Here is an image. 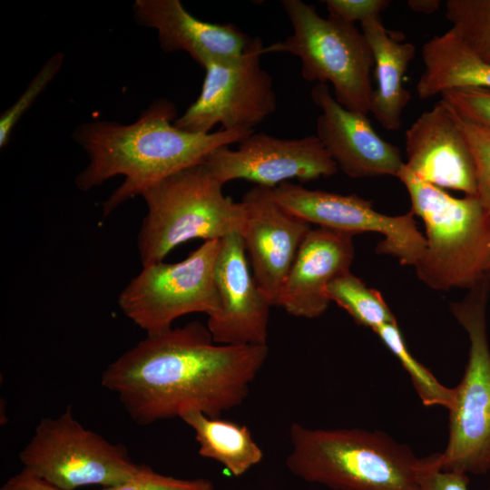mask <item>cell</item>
<instances>
[{"label":"cell","mask_w":490,"mask_h":490,"mask_svg":"<svg viewBox=\"0 0 490 490\" xmlns=\"http://www.w3.org/2000/svg\"><path fill=\"white\" fill-rule=\"evenodd\" d=\"M268 354V345L217 344L192 321L147 336L104 369L102 385L138 425L191 410L220 417L244 402Z\"/></svg>","instance_id":"obj_1"},{"label":"cell","mask_w":490,"mask_h":490,"mask_svg":"<svg viewBox=\"0 0 490 490\" xmlns=\"http://www.w3.org/2000/svg\"><path fill=\"white\" fill-rule=\"evenodd\" d=\"M176 118L175 105L160 98L132 123L96 120L74 129L73 137L89 159L75 178L79 190L88 191L117 175L124 178L103 201V217L166 177L203 163L215 149L239 143L254 132L220 128L215 132L194 133L176 127Z\"/></svg>","instance_id":"obj_2"},{"label":"cell","mask_w":490,"mask_h":490,"mask_svg":"<svg viewBox=\"0 0 490 490\" xmlns=\"http://www.w3.org/2000/svg\"><path fill=\"white\" fill-rule=\"evenodd\" d=\"M286 465L296 476L333 490H417L427 465L381 431L309 428L294 422Z\"/></svg>","instance_id":"obj_3"},{"label":"cell","mask_w":490,"mask_h":490,"mask_svg":"<svg viewBox=\"0 0 490 490\" xmlns=\"http://www.w3.org/2000/svg\"><path fill=\"white\" fill-rule=\"evenodd\" d=\"M397 178L408 192L410 211L426 227V248L415 266L418 279L436 290L471 289L490 272V212L477 197H454L405 163Z\"/></svg>","instance_id":"obj_4"},{"label":"cell","mask_w":490,"mask_h":490,"mask_svg":"<svg viewBox=\"0 0 490 490\" xmlns=\"http://www.w3.org/2000/svg\"><path fill=\"white\" fill-rule=\"evenodd\" d=\"M223 185L201 163L166 177L142 194L147 206L137 240L142 267L163 261L188 240L240 233L244 208L223 194Z\"/></svg>","instance_id":"obj_5"},{"label":"cell","mask_w":490,"mask_h":490,"mask_svg":"<svg viewBox=\"0 0 490 490\" xmlns=\"http://www.w3.org/2000/svg\"><path fill=\"white\" fill-rule=\"evenodd\" d=\"M292 26L282 41L264 47L268 53H289L299 58L302 78L330 83L334 97L346 109L368 115L373 88L374 57L362 33L353 24L319 15L314 5L300 0H282Z\"/></svg>","instance_id":"obj_6"},{"label":"cell","mask_w":490,"mask_h":490,"mask_svg":"<svg viewBox=\"0 0 490 490\" xmlns=\"http://www.w3.org/2000/svg\"><path fill=\"white\" fill-rule=\"evenodd\" d=\"M490 272L450 305L469 340L468 358L448 409V439L438 453L442 470L481 475L490 470V347L487 304Z\"/></svg>","instance_id":"obj_7"},{"label":"cell","mask_w":490,"mask_h":490,"mask_svg":"<svg viewBox=\"0 0 490 490\" xmlns=\"http://www.w3.org/2000/svg\"><path fill=\"white\" fill-rule=\"evenodd\" d=\"M19 459L24 469L64 490L122 485L140 466L122 445L83 427L71 406L55 418L40 420Z\"/></svg>","instance_id":"obj_8"},{"label":"cell","mask_w":490,"mask_h":490,"mask_svg":"<svg viewBox=\"0 0 490 490\" xmlns=\"http://www.w3.org/2000/svg\"><path fill=\"white\" fill-rule=\"evenodd\" d=\"M220 240H205L183 260L142 267L119 295L124 315L147 336L171 329L177 318L190 313L208 317L220 309L214 264Z\"/></svg>","instance_id":"obj_9"},{"label":"cell","mask_w":490,"mask_h":490,"mask_svg":"<svg viewBox=\"0 0 490 490\" xmlns=\"http://www.w3.org/2000/svg\"><path fill=\"white\" fill-rule=\"evenodd\" d=\"M263 42L251 37L237 58L209 64L198 98L174 121L194 133H210L217 124L223 130H253L277 109L271 75L263 69Z\"/></svg>","instance_id":"obj_10"},{"label":"cell","mask_w":490,"mask_h":490,"mask_svg":"<svg viewBox=\"0 0 490 490\" xmlns=\"http://www.w3.org/2000/svg\"><path fill=\"white\" fill-rule=\"evenodd\" d=\"M274 199L286 210L309 224L355 235L377 232L383 236L376 248L378 254L390 255L400 264L416 266L426 248L415 215L390 216L377 211L371 201L357 194H339L309 190L285 181L271 189Z\"/></svg>","instance_id":"obj_11"},{"label":"cell","mask_w":490,"mask_h":490,"mask_svg":"<svg viewBox=\"0 0 490 490\" xmlns=\"http://www.w3.org/2000/svg\"><path fill=\"white\" fill-rule=\"evenodd\" d=\"M203 163L222 184L245 180L270 189L291 179L310 181L338 171L317 135L280 139L254 132L236 150L215 149Z\"/></svg>","instance_id":"obj_12"},{"label":"cell","mask_w":490,"mask_h":490,"mask_svg":"<svg viewBox=\"0 0 490 490\" xmlns=\"http://www.w3.org/2000/svg\"><path fill=\"white\" fill-rule=\"evenodd\" d=\"M240 202L245 214L240 235L250 270L260 289L276 306L310 224L281 206L270 188L255 185Z\"/></svg>","instance_id":"obj_13"},{"label":"cell","mask_w":490,"mask_h":490,"mask_svg":"<svg viewBox=\"0 0 490 490\" xmlns=\"http://www.w3.org/2000/svg\"><path fill=\"white\" fill-rule=\"evenodd\" d=\"M220 309L208 317L213 341L223 345H267L270 301L250 270L240 233L220 240L214 264Z\"/></svg>","instance_id":"obj_14"},{"label":"cell","mask_w":490,"mask_h":490,"mask_svg":"<svg viewBox=\"0 0 490 490\" xmlns=\"http://www.w3.org/2000/svg\"><path fill=\"white\" fill-rule=\"evenodd\" d=\"M310 95L321 110L316 135L338 170L352 179L397 176L405 163L399 148L383 140L367 115L339 104L327 83L315 84Z\"/></svg>","instance_id":"obj_15"},{"label":"cell","mask_w":490,"mask_h":490,"mask_svg":"<svg viewBox=\"0 0 490 490\" xmlns=\"http://www.w3.org/2000/svg\"><path fill=\"white\" fill-rule=\"evenodd\" d=\"M406 167L422 181L476 197L475 162L453 111L442 100L425 111L405 134Z\"/></svg>","instance_id":"obj_16"},{"label":"cell","mask_w":490,"mask_h":490,"mask_svg":"<svg viewBox=\"0 0 490 490\" xmlns=\"http://www.w3.org/2000/svg\"><path fill=\"white\" fill-rule=\"evenodd\" d=\"M353 236L327 228L310 229L279 293L276 306L298 318H315L328 308V284L350 271Z\"/></svg>","instance_id":"obj_17"},{"label":"cell","mask_w":490,"mask_h":490,"mask_svg":"<svg viewBox=\"0 0 490 490\" xmlns=\"http://www.w3.org/2000/svg\"><path fill=\"white\" fill-rule=\"evenodd\" d=\"M133 18L157 31L163 52H186L203 69L240 57L251 37L231 24H213L191 15L180 0H135Z\"/></svg>","instance_id":"obj_18"},{"label":"cell","mask_w":490,"mask_h":490,"mask_svg":"<svg viewBox=\"0 0 490 490\" xmlns=\"http://www.w3.org/2000/svg\"><path fill=\"white\" fill-rule=\"evenodd\" d=\"M361 27L373 54L377 80L370 113L384 129L397 131L411 97L403 85V79L415 57L416 46L394 36L383 25L380 17L361 23Z\"/></svg>","instance_id":"obj_19"},{"label":"cell","mask_w":490,"mask_h":490,"mask_svg":"<svg viewBox=\"0 0 490 490\" xmlns=\"http://www.w3.org/2000/svg\"><path fill=\"white\" fill-rule=\"evenodd\" d=\"M424 72L416 84L420 99L464 88L490 89V62L472 51L450 29L422 47Z\"/></svg>","instance_id":"obj_20"},{"label":"cell","mask_w":490,"mask_h":490,"mask_svg":"<svg viewBox=\"0 0 490 490\" xmlns=\"http://www.w3.org/2000/svg\"><path fill=\"white\" fill-rule=\"evenodd\" d=\"M180 418L193 430L199 455L220 463L232 475L240 476L261 462L263 452L246 426L197 410Z\"/></svg>","instance_id":"obj_21"},{"label":"cell","mask_w":490,"mask_h":490,"mask_svg":"<svg viewBox=\"0 0 490 490\" xmlns=\"http://www.w3.org/2000/svg\"><path fill=\"white\" fill-rule=\"evenodd\" d=\"M331 301L342 308L358 324L371 328L397 321L378 290L368 288L361 279L348 271L327 288Z\"/></svg>","instance_id":"obj_22"},{"label":"cell","mask_w":490,"mask_h":490,"mask_svg":"<svg viewBox=\"0 0 490 490\" xmlns=\"http://www.w3.org/2000/svg\"><path fill=\"white\" fill-rule=\"evenodd\" d=\"M374 333L408 373L422 404L425 407H443L448 410L453 402L454 388L441 384L428 368L414 358L406 345L397 322L383 325Z\"/></svg>","instance_id":"obj_23"},{"label":"cell","mask_w":490,"mask_h":490,"mask_svg":"<svg viewBox=\"0 0 490 490\" xmlns=\"http://www.w3.org/2000/svg\"><path fill=\"white\" fill-rule=\"evenodd\" d=\"M446 16L472 51L481 56L490 54V0H447Z\"/></svg>","instance_id":"obj_24"},{"label":"cell","mask_w":490,"mask_h":490,"mask_svg":"<svg viewBox=\"0 0 490 490\" xmlns=\"http://www.w3.org/2000/svg\"><path fill=\"white\" fill-rule=\"evenodd\" d=\"M64 54H53L29 83L24 93L0 117V146L5 147L22 116L55 77L63 66Z\"/></svg>","instance_id":"obj_25"},{"label":"cell","mask_w":490,"mask_h":490,"mask_svg":"<svg viewBox=\"0 0 490 490\" xmlns=\"http://www.w3.org/2000/svg\"><path fill=\"white\" fill-rule=\"evenodd\" d=\"M453 113L475 162L477 180L476 197L490 212V130L465 121L454 111Z\"/></svg>","instance_id":"obj_26"},{"label":"cell","mask_w":490,"mask_h":490,"mask_svg":"<svg viewBox=\"0 0 490 490\" xmlns=\"http://www.w3.org/2000/svg\"><path fill=\"white\" fill-rule=\"evenodd\" d=\"M440 95L460 118L490 130V89H456Z\"/></svg>","instance_id":"obj_27"},{"label":"cell","mask_w":490,"mask_h":490,"mask_svg":"<svg viewBox=\"0 0 490 490\" xmlns=\"http://www.w3.org/2000/svg\"><path fill=\"white\" fill-rule=\"evenodd\" d=\"M96 490H214V486L206 478H177L140 465L138 471L123 484Z\"/></svg>","instance_id":"obj_28"},{"label":"cell","mask_w":490,"mask_h":490,"mask_svg":"<svg viewBox=\"0 0 490 490\" xmlns=\"http://www.w3.org/2000/svg\"><path fill=\"white\" fill-rule=\"evenodd\" d=\"M328 16L348 24L379 18L391 4L389 0H326Z\"/></svg>","instance_id":"obj_29"},{"label":"cell","mask_w":490,"mask_h":490,"mask_svg":"<svg viewBox=\"0 0 490 490\" xmlns=\"http://www.w3.org/2000/svg\"><path fill=\"white\" fill-rule=\"evenodd\" d=\"M468 475L442 470L438 453L427 456V465L417 490H468Z\"/></svg>","instance_id":"obj_30"},{"label":"cell","mask_w":490,"mask_h":490,"mask_svg":"<svg viewBox=\"0 0 490 490\" xmlns=\"http://www.w3.org/2000/svg\"><path fill=\"white\" fill-rule=\"evenodd\" d=\"M0 490H64L43 478L22 469L21 472L10 477Z\"/></svg>","instance_id":"obj_31"},{"label":"cell","mask_w":490,"mask_h":490,"mask_svg":"<svg viewBox=\"0 0 490 490\" xmlns=\"http://www.w3.org/2000/svg\"><path fill=\"white\" fill-rule=\"evenodd\" d=\"M407 5L409 8L420 14L430 15L436 12L440 5L441 1L439 0H409L407 1Z\"/></svg>","instance_id":"obj_32"},{"label":"cell","mask_w":490,"mask_h":490,"mask_svg":"<svg viewBox=\"0 0 490 490\" xmlns=\"http://www.w3.org/2000/svg\"><path fill=\"white\" fill-rule=\"evenodd\" d=\"M486 61L490 62V54L483 56Z\"/></svg>","instance_id":"obj_33"},{"label":"cell","mask_w":490,"mask_h":490,"mask_svg":"<svg viewBox=\"0 0 490 490\" xmlns=\"http://www.w3.org/2000/svg\"><path fill=\"white\" fill-rule=\"evenodd\" d=\"M488 267H489V270H490V255H489V266Z\"/></svg>","instance_id":"obj_34"},{"label":"cell","mask_w":490,"mask_h":490,"mask_svg":"<svg viewBox=\"0 0 490 490\" xmlns=\"http://www.w3.org/2000/svg\"><path fill=\"white\" fill-rule=\"evenodd\" d=\"M488 490H490V488Z\"/></svg>","instance_id":"obj_35"}]
</instances>
